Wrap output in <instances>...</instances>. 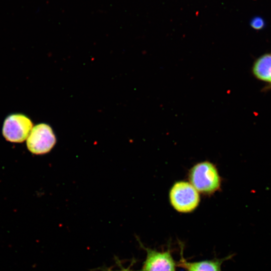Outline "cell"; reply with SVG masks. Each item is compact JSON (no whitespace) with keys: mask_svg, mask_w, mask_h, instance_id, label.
I'll use <instances>...</instances> for the list:
<instances>
[{"mask_svg":"<svg viewBox=\"0 0 271 271\" xmlns=\"http://www.w3.org/2000/svg\"><path fill=\"white\" fill-rule=\"evenodd\" d=\"M250 24L253 29L258 30L264 27L265 23L261 17H256L251 20Z\"/></svg>","mask_w":271,"mask_h":271,"instance_id":"obj_8","label":"cell"},{"mask_svg":"<svg viewBox=\"0 0 271 271\" xmlns=\"http://www.w3.org/2000/svg\"><path fill=\"white\" fill-rule=\"evenodd\" d=\"M33 128L31 120L25 115L12 114L5 120L3 134L5 138L13 143H21L28 138Z\"/></svg>","mask_w":271,"mask_h":271,"instance_id":"obj_4","label":"cell"},{"mask_svg":"<svg viewBox=\"0 0 271 271\" xmlns=\"http://www.w3.org/2000/svg\"><path fill=\"white\" fill-rule=\"evenodd\" d=\"M252 72L257 78L271 83V54L258 58L253 65Z\"/></svg>","mask_w":271,"mask_h":271,"instance_id":"obj_7","label":"cell"},{"mask_svg":"<svg viewBox=\"0 0 271 271\" xmlns=\"http://www.w3.org/2000/svg\"><path fill=\"white\" fill-rule=\"evenodd\" d=\"M116 262L118 264V266L120 267V269L118 270H114L112 267H102L99 268V269L101 271H133L131 269L130 267L132 263H131L129 266L126 268L122 266L120 263V261L116 258Z\"/></svg>","mask_w":271,"mask_h":271,"instance_id":"obj_9","label":"cell"},{"mask_svg":"<svg viewBox=\"0 0 271 271\" xmlns=\"http://www.w3.org/2000/svg\"><path fill=\"white\" fill-rule=\"evenodd\" d=\"M169 198L173 207L181 213L192 212L200 202L199 192L190 183L186 181L177 182L173 185Z\"/></svg>","mask_w":271,"mask_h":271,"instance_id":"obj_2","label":"cell"},{"mask_svg":"<svg viewBox=\"0 0 271 271\" xmlns=\"http://www.w3.org/2000/svg\"><path fill=\"white\" fill-rule=\"evenodd\" d=\"M190 183L198 191L212 194L220 186L221 180L216 167L209 162L196 164L189 172Z\"/></svg>","mask_w":271,"mask_h":271,"instance_id":"obj_1","label":"cell"},{"mask_svg":"<svg viewBox=\"0 0 271 271\" xmlns=\"http://www.w3.org/2000/svg\"><path fill=\"white\" fill-rule=\"evenodd\" d=\"M140 246L146 252V257L142 268L138 271H176L175 261L169 248L158 250L145 246L139 240Z\"/></svg>","mask_w":271,"mask_h":271,"instance_id":"obj_3","label":"cell"},{"mask_svg":"<svg viewBox=\"0 0 271 271\" xmlns=\"http://www.w3.org/2000/svg\"><path fill=\"white\" fill-rule=\"evenodd\" d=\"M56 137L51 127L46 123L33 127L27 140L29 150L35 154L49 152L56 143Z\"/></svg>","mask_w":271,"mask_h":271,"instance_id":"obj_5","label":"cell"},{"mask_svg":"<svg viewBox=\"0 0 271 271\" xmlns=\"http://www.w3.org/2000/svg\"><path fill=\"white\" fill-rule=\"evenodd\" d=\"M180 247V258L177 261V266L184 268L185 271H222L223 262L232 257V255H229L221 258L190 261L184 257L183 246L181 245Z\"/></svg>","mask_w":271,"mask_h":271,"instance_id":"obj_6","label":"cell"}]
</instances>
